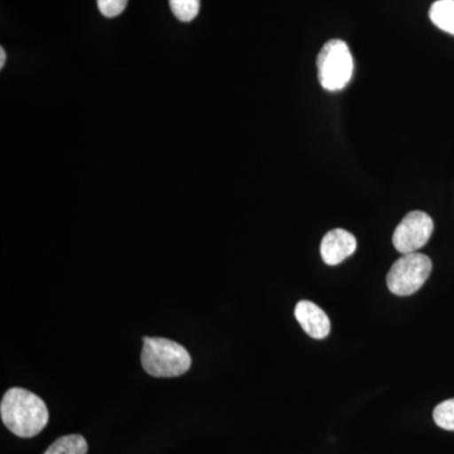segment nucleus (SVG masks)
Masks as SVG:
<instances>
[{"instance_id": "5", "label": "nucleus", "mask_w": 454, "mask_h": 454, "mask_svg": "<svg viewBox=\"0 0 454 454\" xmlns=\"http://www.w3.org/2000/svg\"><path fill=\"white\" fill-rule=\"evenodd\" d=\"M433 229L434 223L428 214L423 211L409 212L394 231V247L402 254L418 252L428 243Z\"/></svg>"}, {"instance_id": "9", "label": "nucleus", "mask_w": 454, "mask_h": 454, "mask_svg": "<svg viewBox=\"0 0 454 454\" xmlns=\"http://www.w3.org/2000/svg\"><path fill=\"white\" fill-rule=\"evenodd\" d=\"M88 448V442L82 435L70 434L56 439L43 454H86Z\"/></svg>"}, {"instance_id": "11", "label": "nucleus", "mask_w": 454, "mask_h": 454, "mask_svg": "<svg viewBox=\"0 0 454 454\" xmlns=\"http://www.w3.org/2000/svg\"><path fill=\"white\" fill-rule=\"evenodd\" d=\"M433 419L439 428L454 432V397L435 406Z\"/></svg>"}, {"instance_id": "4", "label": "nucleus", "mask_w": 454, "mask_h": 454, "mask_svg": "<svg viewBox=\"0 0 454 454\" xmlns=\"http://www.w3.org/2000/svg\"><path fill=\"white\" fill-rule=\"evenodd\" d=\"M432 268V260L424 254H403L387 273V288L400 297L414 294L427 282Z\"/></svg>"}, {"instance_id": "8", "label": "nucleus", "mask_w": 454, "mask_h": 454, "mask_svg": "<svg viewBox=\"0 0 454 454\" xmlns=\"http://www.w3.org/2000/svg\"><path fill=\"white\" fill-rule=\"evenodd\" d=\"M430 20L442 31L454 35V0H438L430 7Z\"/></svg>"}, {"instance_id": "1", "label": "nucleus", "mask_w": 454, "mask_h": 454, "mask_svg": "<svg viewBox=\"0 0 454 454\" xmlns=\"http://www.w3.org/2000/svg\"><path fill=\"white\" fill-rule=\"evenodd\" d=\"M0 417L13 434L32 438L49 423V409L40 396L22 387H12L0 403Z\"/></svg>"}, {"instance_id": "2", "label": "nucleus", "mask_w": 454, "mask_h": 454, "mask_svg": "<svg viewBox=\"0 0 454 454\" xmlns=\"http://www.w3.org/2000/svg\"><path fill=\"white\" fill-rule=\"evenodd\" d=\"M143 369L154 378H177L190 370L192 358L184 346L163 337H143Z\"/></svg>"}, {"instance_id": "12", "label": "nucleus", "mask_w": 454, "mask_h": 454, "mask_svg": "<svg viewBox=\"0 0 454 454\" xmlns=\"http://www.w3.org/2000/svg\"><path fill=\"white\" fill-rule=\"evenodd\" d=\"M127 4L128 0H98L101 14L107 18L121 16Z\"/></svg>"}, {"instance_id": "13", "label": "nucleus", "mask_w": 454, "mask_h": 454, "mask_svg": "<svg viewBox=\"0 0 454 454\" xmlns=\"http://www.w3.org/2000/svg\"><path fill=\"white\" fill-rule=\"evenodd\" d=\"M5 61H7V53H5V50L0 49V68L4 67Z\"/></svg>"}, {"instance_id": "7", "label": "nucleus", "mask_w": 454, "mask_h": 454, "mask_svg": "<svg viewBox=\"0 0 454 454\" xmlns=\"http://www.w3.org/2000/svg\"><path fill=\"white\" fill-rule=\"evenodd\" d=\"M295 318L304 333L312 339H325L331 333V322L325 310L309 301H298L294 310Z\"/></svg>"}, {"instance_id": "6", "label": "nucleus", "mask_w": 454, "mask_h": 454, "mask_svg": "<svg viewBox=\"0 0 454 454\" xmlns=\"http://www.w3.org/2000/svg\"><path fill=\"white\" fill-rule=\"evenodd\" d=\"M357 247L356 238L343 229L331 230L321 244V255L325 264L339 265L349 258Z\"/></svg>"}, {"instance_id": "3", "label": "nucleus", "mask_w": 454, "mask_h": 454, "mask_svg": "<svg viewBox=\"0 0 454 454\" xmlns=\"http://www.w3.org/2000/svg\"><path fill=\"white\" fill-rule=\"evenodd\" d=\"M317 71L322 88L328 91L346 88L354 74V59L348 43L340 40L328 41L317 56Z\"/></svg>"}, {"instance_id": "10", "label": "nucleus", "mask_w": 454, "mask_h": 454, "mask_svg": "<svg viewBox=\"0 0 454 454\" xmlns=\"http://www.w3.org/2000/svg\"><path fill=\"white\" fill-rule=\"evenodd\" d=\"M173 14L181 22H191L199 16L201 0H169Z\"/></svg>"}]
</instances>
